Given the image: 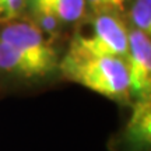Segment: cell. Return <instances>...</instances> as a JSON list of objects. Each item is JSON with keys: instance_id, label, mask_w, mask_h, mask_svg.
Listing matches in <instances>:
<instances>
[{"instance_id": "obj_4", "label": "cell", "mask_w": 151, "mask_h": 151, "mask_svg": "<svg viewBox=\"0 0 151 151\" xmlns=\"http://www.w3.org/2000/svg\"><path fill=\"white\" fill-rule=\"evenodd\" d=\"M148 35L129 27V48L124 58L129 73L130 101L151 99V41Z\"/></svg>"}, {"instance_id": "obj_2", "label": "cell", "mask_w": 151, "mask_h": 151, "mask_svg": "<svg viewBox=\"0 0 151 151\" xmlns=\"http://www.w3.org/2000/svg\"><path fill=\"white\" fill-rule=\"evenodd\" d=\"M60 77L80 84L119 105H132L126 62L116 56L62 55Z\"/></svg>"}, {"instance_id": "obj_7", "label": "cell", "mask_w": 151, "mask_h": 151, "mask_svg": "<svg viewBox=\"0 0 151 151\" xmlns=\"http://www.w3.org/2000/svg\"><path fill=\"white\" fill-rule=\"evenodd\" d=\"M87 7V14L98 13H113L124 17L129 7L130 0H84Z\"/></svg>"}, {"instance_id": "obj_1", "label": "cell", "mask_w": 151, "mask_h": 151, "mask_svg": "<svg viewBox=\"0 0 151 151\" xmlns=\"http://www.w3.org/2000/svg\"><path fill=\"white\" fill-rule=\"evenodd\" d=\"M62 52L29 18L0 24V84L35 87L60 77Z\"/></svg>"}, {"instance_id": "obj_5", "label": "cell", "mask_w": 151, "mask_h": 151, "mask_svg": "<svg viewBox=\"0 0 151 151\" xmlns=\"http://www.w3.org/2000/svg\"><path fill=\"white\" fill-rule=\"evenodd\" d=\"M132 113L119 136L112 139L113 151H150L151 147V99L136 101Z\"/></svg>"}, {"instance_id": "obj_3", "label": "cell", "mask_w": 151, "mask_h": 151, "mask_svg": "<svg viewBox=\"0 0 151 151\" xmlns=\"http://www.w3.org/2000/svg\"><path fill=\"white\" fill-rule=\"evenodd\" d=\"M129 48L126 18L113 13L87 14L71 35L65 53L70 56H116L124 59Z\"/></svg>"}, {"instance_id": "obj_9", "label": "cell", "mask_w": 151, "mask_h": 151, "mask_svg": "<svg viewBox=\"0 0 151 151\" xmlns=\"http://www.w3.org/2000/svg\"><path fill=\"white\" fill-rule=\"evenodd\" d=\"M41 1H45V0H25V6L28 7H31V6H35L38 4V3H41Z\"/></svg>"}, {"instance_id": "obj_8", "label": "cell", "mask_w": 151, "mask_h": 151, "mask_svg": "<svg viewBox=\"0 0 151 151\" xmlns=\"http://www.w3.org/2000/svg\"><path fill=\"white\" fill-rule=\"evenodd\" d=\"M25 10V0H0V24L21 18Z\"/></svg>"}, {"instance_id": "obj_6", "label": "cell", "mask_w": 151, "mask_h": 151, "mask_svg": "<svg viewBox=\"0 0 151 151\" xmlns=\"http://www.w3.org/2000/svg\"><path fill=\"white\" fill-rule=\"evenodd\" d=\"M126 16L130 28L151 37V0H130Z\"/></svg>"}]
</instances>
